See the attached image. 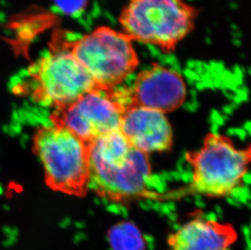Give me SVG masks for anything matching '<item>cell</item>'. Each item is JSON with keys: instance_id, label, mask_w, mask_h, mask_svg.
Segmentation results:
<instances>
[{"instance_id": "6da1fadb", "label": "cell", "mask_w": 251, "mask_h": 250, "mask_svg": "<svg viewBox=\"0 0 251 250\" xmlns=\"http://www.w3.org/2000/svg\"><path fill=\"white\" fill-rule=\"evenodd\" d=\"M87 145L89 188L107 200L122 204L155 198L148 189L152 174L149 156L132 147L120 130Z\"/></svg>"}, {"instance_id": "7a4b0ae2", "label": "cell", "mask_w": 251, "mask_h": 250, "mask_svg": "<svg viewBox=\"0 0 251 250\" xmlns=\"http://www.w3.org/2000/svg\"><path fill=\"white\" fill-rule=\"evenodd\" d=\"M199 15L185 0H128L119 23L133 43L169 54L194 31Z\"/></svg>"}, {"instance_id": "3957f363", "label": "cell", "mask_w": 251, "mask_h": 250, "mask_svg": "<svg viewBox=\"0 0 251 250\" xmlns=\"http://www.w3.org/2000/svg\"><path fill=\"white\" fill-rule=\"evenodd\" d=\"M192 170L190 191L211 199L239 189L251 164V144L237 147L230 137L210 132L199 150L185 156Z\"/></svg>"}, {"instance_id": "277c9868", "label": "cell", "mask_w": 251, "mask_h": 250, "mask_svg": "<svg viewBox=\"0 0 251 250\" xmlns=\"http://www.w3.org/2000/svg\"><path fill=\"white\" fill-rule=\"evenodd\" d=\"M47 184L56 191L83 196L90 184L88 145L65 127H40L33 140Z\"/></svg>"}, {"instance_id": "5b68a950", "label": "cell", "mask_w": 251, "mask_h": 250, "mask_svg": "<svg viewBox=\"0 0 251 250\" xmlns=\"http://www.w3.org/2000/svg\"><path fill=\"white\" fill-rule=\"evenodd\" d=\"M69 50L99 88L118 87L140 60L133 41L122 31L100 26L71 43Z\"/></svg>"}, {"instance_id": "8992f818", "label": "cell", "mask_w": 251, "mask_h": 250, "mask_svg": "<svg viewBox=\"0 0 251 250\" xmlns=\"http://www.w3.org/2000/svg\"><path fill=\"white\" fill-rule=\"evenodd\" d=\"M26 87L38 103L55 108L68 106L98 87L66 44L52 47L28 70Z\"/></svg>"}, {"instance_id": "52a82bcc", "label": "cell", "mask_w": 251, "mask_h": 250, "mask_svg": "<svg viewBox=\"0 0 251 250\" xmlns=\"http://www.w3.org/2000/svg\"><path fill=\"white\" fill-rule=\"evenodd\" d=\"M118 87L96 88L68 106L55 108L53 125L65 127L86 144L121 128L126 110Z\"/></svg>"}, {"instance_id": "ba28073f", "label": "cell", "mask_w": 251, "mask_h": 250, "mask_svg": "<svg viewBox=\"0 0 251 250\" xmlns=\"http://www.w3.org/2000/svg\"><path fill=\"white\" fill-rule=\"evenodd\" d=\"M129 105L169 113L180 108L187 97L185 78L175 69L153 63L136 75L126 87Z\"/></svg>"}, {"instance_id": "9c48e42d", "label": "cell", "mask_w": 251, "mask_h": 250, "mask_svg": "<svg viewBox=\"0 0 251 250\" xmlns=\"http://www.w3.org/2000/svg\"><path fill=\"white\" fill-rule=\"evenodd\" d=\"M121 133L135 149L149 155L170 150L172 125L165 114L143 106L129 105L122 116Z\"/></svg>"}, {"instance_id": "30bf717a", "label": "cell", "mask_w": 251, "mask_h": 250, "mask_svg": "<svg viewBox=\"0 0 251 250\" xmlns=\"http://www.w3.org/2000/svg\"><path fill=\"white\" fill-rule=\"evenodd\" d=\"M237 238L231 224L196 218L168 236V250H229Z\"/></svg>"}, {"instance_id": "8fae6325", "label": "cell", "mask_w": 251, "mask_h": 250, "mask_svg": "<svg viewBox=\"0 0 251 250\" xmlns=\"http://www.w3.org/2000/svg\"><path fill=\"white\" fill-rule=\"evenodd\" d=\"M110 246L113 250H142V235L131 223H121L108 231Z\"/></svg>"}, {"instance_id": "7c38bea8", "label": "cell", "mask_w": 251, "mask_h": 250, "mask_svg": "<svg viewBox=\"0 0 251 250\" xmlns=\"http://www.w3.org/2000/svg\"><path fill=\"white\" fill-rule=\"evenodd\" d=\"M82 1L85 2V0H59V3L63 6L64 9L70 11L77 8L78 6L82 4Z\"/></svg>"}]
</instances>
